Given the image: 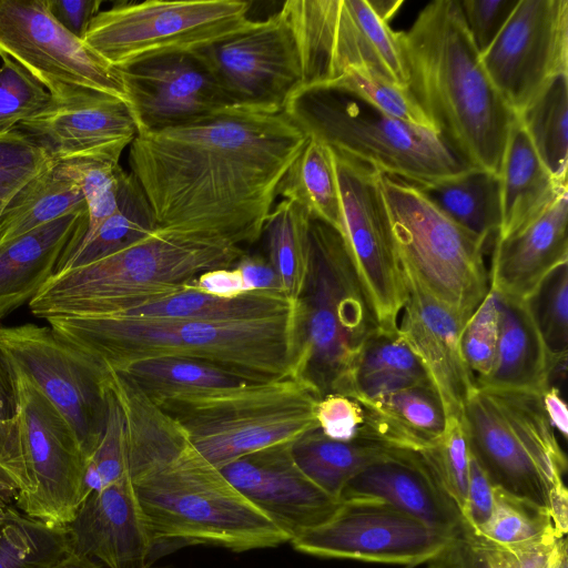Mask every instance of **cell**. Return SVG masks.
Segmentation results:
<instances>
[{
    "label": "cell",
    "instance_id": "1",
    "mask_svg": "<svg viewBox=\"0 0 568 568\" xmlns=\"http://www.w3.org/2000/svg\"><path fill=\"white\" fill-rule=\"evenodd\" d=\"M307 139L285 111L230 106L139 132L129 163L158 226L242 247L262 236L278 186Z\"/></svg>",
    "mask_w": 568,
    "mask_h": 568
},
{
    "label": "cell",
    "instance_id": "2",
    "mask_svg": "<svg viewBox=\"0 0 568 568\" xmlns=\"http://www.w3.org/2000/svg\"><path fill=\"white\" fill-rule=\"evenodd\" d=\"M108 386L124 416L126 470L159 556L190 545L240 552L290 542L135 383L109 369Z\"/></svg>",
    "mask_w": 568,
    "mask_h": 568
},
{
    "label": "cell",
    "instance_id": "3",
    "mask_svg": "<svg viewBox=\"0 0 568 568\" xmlns=\"http://www.w3.org/2000/svg\"><path fill=\"white\" fill-rule=\"evenodd\" d=\"M397 39L407 89L439 135L473 168L499 174L516 115L481 63L459 0L429 2Z\"/></svg>",
    "mask_w": 568,
    "mask_h": 568
},
{
    "label": "cell",
    "instance_id": "4",
    "mask_svg": "<svg viewBox=\"0 0 568 568\" xmlns=\"http://www.w3.org/2000/svg\"><path fill=\"white\" fill-rule=\"evenodd\" d=\"M47 323L104 368L178 357L213 365L252 383L296 375L301 345L300 304L286 315L242 322L110 315L54 317Z\"/></svg>",
    "mask_w": 568,
    "mask_h": 568
},
{
    "label": "cell",
    "instance_id": "5",
    "mask_svg": "<svg viewBox=\"0 0 568 568\" xmlns=\"http://www.w3.org/2000/svg\"><path fill=\"white\" fill-rule=\"evenodd\" d=\"M243 255L224 239L158 226L115 253L53 274L28 305L45 321L116 315L187 290L201 274L233 267Z\"/></svg>",
    "mask_w": 568,
    "mask_h": 568
},
{
    "label": "cell",
    "instance_id": "6",
    "mask_svg": "<svg viewBox=\"0 0 568 568\" xmlns=\"http://www.w3.org/2000/svg\"><path fill=\"white\" fill-rule=\"evenodd\" d=\"M322 395L305 377L151 398L185 432L195 449L221 469L242 457L290 447L318 428Z\"/></svg>",
    "mask_w": 568,
    "mask_h": 568
},
{
    "label": "cell",
    "instance_id": "7",
    "mask_svg": "<svg viewBox=\"0 0 568 568\" xmlns=\"http://www.w3.org/2000/svg\"><path fill=\"white\" fill-rule=\"evenodd\" d=\"M301 306L296 375L322 396L345 394L354 362L379 328L342 233L311 219L310 268Z\"/></svg>",
    "mask_w": 568,
    "mask_h": 568
},
{
    "label": "cell",
    "instance_id": "8",
    "mask_svg": "<svg viewBox=\"0 0 568 568\" xmlns=\"http://www.w3.org/2000/svg\"><path fill=\"white\" fill-rule=\"evenodd\" d=\"M284 111L307 136L414 184L473 169L439 133L394 119L341 87L301 88Z\"/></svg>",
    "mask_w": 568,
    "mask_h": 568
},
{
    "label": "cell",
    "instance_id": "9",
    "mask_svg": "<svg viewBox=\"0 0 568 568\" xmlns=\"http://www.w3.org/2000/svg\"><path fill=\"white\" fill-rule=\"evenodd\" d=\"M460 419L469 450L491 481L547 507L549 491L565 485L567 458L541 393L476 386Z\"/></svg>",
    "mask_w": 568,
    "mask_h": 568
},
{
    "label": "cell",
    "instance_id": "10",
    "mask_svg": "<svg viewBox=\"0 0 568 568\" xmlns=\"http://www.w3.org/2000/svg\"><path fill=\"white\" fill-rule=\"evenodd\" d=\"M382 182L402 270L466 324L490 288L487 243L410 182L384 173Z\"/></svg>",
    "mask_w": 568,
    "mask_h": 568
},
{
    "label": "cell",
    "instance_id": "11",
    "mask_svg": "<svg viewBox=\"0 0 568 568\" xmlns=\"http://www.w3.org/2000/svg\"><path fill=\"white\" fill-rule=\"evenodd\" d=\"M251 2L146 0L99 11L84 41L118 69L164 55L192 54L251 29Z\"/></svg>",
    "mask_w": 568,
    "mask_h": 568
},
{
    "label": "cell",
    "instance_id": "12",
    "mask_svg": "<svg viewBox=\"0 0 568 568\" xmlns=\"http://www.w3.org/2000/svg\"><path fill=\"white\" fill-rule=\"evenodd\" d=\"M278 11L296 44L302 88L329 84L352 68L407 87L397 31L368 0H288Z\"/></svg>",
    "mask_w": 568,
    "mask_h": 568
},
{
    "label": "cell",
    "instance_id": "13",
    "mask_svg": "<svg viewBox=\"0 0 568 568\" xmlns=\"http://www.w3.org/2000/svg\"><path fill=\"white\" fill-rule=\"evenodd\" d=\"M12 365L19 394L23 469L14 506L34 519L65 526L82 501L87 459L67 419L31 378Z\"/></svg>",
    "mask_w": 568,
    "mask_h": 568
},
{
    "label": "cell",
    "instance_id": "14",
    "mask_svg": "<svg viewBox=\"0 0 568 568\" xmlns=\"http://www.w3.org/2000/svg\"><path fill=\"white\" fill-rule=\"evenodd\" d=\"M0 345L67 419L88 460L104 428L106 369L49 325L0 327Z\"/></svg>",
    "mask_w": 568,
    "mask_h": 568
},
{
    "label": "cell",
    "instance_id": "15",
    "mask_svg": "<svg viewBox=\"0 0 568 568\" xmlns=\"http://www.w3.org/2000/svg\"><path fill=\"white\" fill-rule=\"evenodd\" d=\"M332 151L342 201V235L379 327L397 331L406 290L383 173L368 162Z\"/></svg>",
    "mask_w": 568,
    "mask_h": 568
},
{
    "label": "cell",
    "instance_id": "16",
    "mask_svg": "<svg viewBox=\"0 0 568 568\" xmlns=\"http://www.w3.org/2000/svg\"><path fill=\"white\" fill-rule=\"evenodd\" d=\"M456 536L379 500L342 499L329 518L290 544L315 557L414 568L433 559Z\"/></svg>",
    "mask_w": 568,
    "mask_h": 568
},
{
    "label": "cell",
    "instance_id": "17",
    "mask_svg": "<svg viewBox=\"0 0 568 568\" xmlns=\"http://www.w3.org/2000/svg\"><path fill=\"white\" fill-rule=\"evenodd\" d=\"M0 57L20 63L50 94L80 87L128 102L122 71L63 28L45 0H0Z\"/></svg>",
    "mask_w": 568,
    "mask_h": 568
},
{
    "label": "cell",
    "instance_id": "18",
    "mask_svg": "<svg viewBox=\"0 0 568 568\" xmlns=\"http://www.w3.org/2000/svg\"><path fill=\"white\" fill-rule=\"evenodd\" d=\"M480 59L503 100L520 114L554 78L568 73V1L519 0Z\"/></svg>",
    "mask_w": 568,
    "mask_h": 568
},
{
    "label": "cell",
    "instance_id": "19",
    "mask_svg": "<svg viewBox=\"0 0 568 568\" xmlns=\"http://www.w3.org/2000/svg\"><path fill=\"white\" fill-rule=\"evenodd\" d=\"M195 54L232 106L282 112L302 88L296 44L280 11Z\"/></svg>",
    "mask_w": 568,
    "mask_h": 568
},
{
    "label": "cell",
    "instance_id": "20",
    "mask_svg": "<svg viewBox=\"0 0 568 568\" xmlns=\"http://www.w3.org/2000/svg\"><path fill=\"white\" fill-rule=\"evenodd\" d=\"M17 128L51 163L94 160L119 163L139 133L126 101L97 90L63 87L37 115Z\"/></svg>",
    "mask_w": 568,
    "mask_h": 568
},
{
    "label": "cell",
    "instance_id": "21",
    "mask_svg": "<svg viewBox=\"0 0 568 568\" xmlns=\"http://www.w3.org/2000/svg\"><path fill=\"white\" fill-rule=\"evenodd\" d=\"M120 70L139 132L190 123L232 106L195 53L153 58Z\"/></svg>",
    "mask_w": 568,
    "mask_h": 568
},
{
    "label": "cell",
    "instance_id": "22",
    "mask_svg": "<svg viewBox=\"0 0 568 568\" xmlns=\"http://www.w3.org/2000/svg\"><path fill=\"white\" fill-rule=\"evenodd\" d=\"M65 528L73 554L106 568H145L159 556L128 474L89 494Z\"/></svg>",
    "mask_w": 568,
    "mask_h": 568
},
{
    "label": "cell",
    "instance_id": "23",
    "mask_svg": "<svg viewBox=\"0 0 568 568\" xmlns=\"http://www.w3.org/2000/svg\"><path fill=\"white\" fill-rule=\"evenodd\" d=\"M290 449L248 455L220 470L291 541L329 518L341 500L312 483L294 464Z\"/></svg>",
    "mask_w": 568,
    "mask_h": 568
},
{
    "label": "cell",
    "instance_id": "24",
    "mask_svg": "<svg viewBox=\"0 0 568 568\" xmlns=\"http://www.w3.org/2000/svg\"><path fill=\"white\" fill-rule=\"evenodd\" d=\"M402 271L406 300L397 333L425 367L447 417L462 418L464 405L476 388L462 353L460 334L465 324L413 275Z\"/></svg>",
    "mask_w": 568,
    "mask_h": 568
},
{
    "label": "cell",
    "instance_id": "25",
    "mask_svg": "<svg viewBox=\"0 0 568 568\" xmlns=\"http://www.w3.org/2000/svg\"><path fill=\"white\" fill-rule=\"evenodd\" d=\"M342 499L379 500L445 534L459 535L465 529L459 510L418 452L393 448L354 476Z\"/></svg>",
    "mask_w": 568,
    "mask_h": 568
},
{
    "label": "cell",
    "instance_id": "26",
    "mask_svg": "<svg viewBox=\"0 0 568 568\" xmlns=\"http://www.w3.org/2000/svg\"><path fill=\"white\" fill-rule=\"evenodd\" d=\"M568 192L514 234L494 242L490 288L527 300L557 266L568 262Z\"/></svg>",
    "mask_w": 568,
    "mask_h": 568
},
{
    "label": "cell",
    "instance_id": "27",
    "mask_svg": "<svg viewBox=\"0 0 568 568\" xmlns=\"http://www.w3.org/2000/svg\"><path fill=\"white\" fill-rule=\"evenodd\" d=\"M87 220L88 212L67 214L0 247V320L30 303Z\"/></svg>",
    "mask_w": 568,
    "mask_h": 568
},
{
    "label": "cell",
    "instance_id": "28",
    "mask_svg": "<svg viewBox=\"0 0 568 568\" xmlns=\"http://www.w3.org/2000/svg\"><path fill=\"white\" fill-rule=\"evenodd\" d=\"M358 437L389 447L420 452L445 430L447 414L433 383L405 387L371 400Z\"/></svg>",
    "mask_w": 568,
    "mask_h": 568
},
{
    "label": "cell",
    "instance_id": "29",
    "mask_svg": "<svg viewBox=\"0 0 568 568\" xmlns=\"http://www.w3.org/2000/svg\"><path fill=\"white\" fill-rule=\"evenodd\" d=\"M499 307L495 362L488 376L476 386L542 393L557 367L566 364H557L550 357L526 301L499 294Z\"/></svg>",
    "mask_w": 568,
    "mask_h": 568
},
{
    "label": "cell",
    "instance_id": "30",
    "mask_svg": "<svg viewBox=\"0 0 568 568\" xmlns=\"http://www.w3.org/2000/svg\"><path fill=\"white\" fill-rule=\"evenodd\" d=\"M498 175L501 192L498 239L525 227L568 192L567 184L558 182L544 165L517 116L510 128Z\"/></svg>",
    "mask_w": 568,
    "mask_h": 568
},
{
    "label": "cell",
    "instance_id": "31",
    "mask_svg": "<svg viewBox=\"0 0 568 568\" xmlns=\"http://www.w3.org/2000/svg\"><path fill=\"white\" fill-rule=\"evenodd\" d=\"M298 304L300 300L294 301L281 291H251L234 297H220L187 288L116 315L206 322H242L286 315L295 311Z\"/></svg>",
    "mask_w": 568,
    "mask_h": 568
},
{
    "label": "cell",
    "instance_id": "32",
    "mask_svg": "<svg viewBox=\"0 0 568 568\" xmlns=\"http://www.w3.org/2000/svg\"><path fill=\"white\" fill-rule=\"evenodd\" d=\"M414 185L448 217L486 243L498 239L501 227L498 174L473 168L452 178Z\"/></svg>",
    "mask_w": 568,
    "mask_h": 568
},
{
    "label": "cell",
    "instance_id": "33",
    "mask_svg": "<svg viewBox=\"0 0 568 568\" xmlns=\"http://www.w3.org/2000/svg\"><path fill=\"white\" fill-rule=\"evenodd\" d=\"M425 383H432L425 367L397 331L379 327L359 351L344 395L371 400Z\"/></svg>",
    "mask_w": 568,
    "mask_h": 568
},
{
    "label": "cell",
    "instance_id": "34",
    "mask_svg": "<svg viewBox=\"0 0 568 568\" xmlns=\"http://www.w3.org/2000/svg\"><path fill=\"white\" fill-rule=\"evenodd\" d=\"M394 447L358 437L339 442L320 428L296 440L290 449L297 468L317 487L341 500L347 483L368 465L385 458Z\"/></svg>",
    "mask_w": 568,
    "mask_h": 568
},
{
    "label": "cell",
    "instance_id": "35",
    "mask_svg": "<svg viewBox=\"0 0 568 568\" xmlns=\"http://www.w3.org/2000/svg\"><path fill=\"white\" fill-rule=\"evenodd\" d=\"M88 212L79 185L52 163L11 199L0 216V247L67 214Z\"/></svg>",
    "mask_w": 568,
    "mask_h": 568
},
{
    "label": "cell",
    "instance_id": "36",
    "mask_svg": "<svg viewBox=\"0 0 568 568\" xmlns=\"http://www.w3.org/2000/svg\"><path fill=\"white\" fill-rule=\"evenodd\" d=\"M342 233L343 211L333 151L310 138L285 173L278 193Z\"/></svg>",
    "mask_w": 568,
    "mask_h": 568
},
{
    "label": "cell",
    "instance_id": "37",
    "mask_svg": "<svg viewBox=\"0 0 568 568\" xmlns=\"http://www.w3.org/2000/svg\"><path fill=\"white\" fill-rule=\"evenodd\" d=\"M0 487V568H53L72 554L65 526L24 515Z\"/></svg>",
    "mask_w": 568,
    "mask_h": 568
},
{
    "label": "cell",
    "instance_id": "38",
    "mask_svg": "<svg viewBox=\"0 0 568 568\" xmlns=\"http://www.w3.org/2000/svg\"><path fill=\"white\" fill-rule=\"evenodd\" d=\"M156 227L154 212L143 189L131 172L123 171L120 178L118 210L59 266L55 273L115 253L140 241Z\"/></svg>",
    "mask_w": 568,
    "mask_h": 568
},
{
    "label": "cell",
    "instance_id": "39",
    "mask_svg": "<svg viewBox=\"0 0 568 568\" xmlns=\"http://www.w3.org/2000/svg\"><path fill=\"white\" fill-rule=\"evenodd\" d=\"M310 225L311 216L300 204L282 199L270 212L262 233L281 290L294 301L301 298L307 281Z\"/></svg>",
    "mask_w": 568,
    "mask_h": 568
},
{
    "label": "cell",
    "instance_id": "40",
    "mask_svg": "<svg viewBox=\"0 0 568 568\" xmlns=\"http://www.w3.org/2000/svg\"><path fill=\"white\" fill-rule=\"evenodd\" d=\"M516 116L550 174L567 184L568 73L554 78Z\"/></svg>",
    "mask_w": 568,
    "mask_h": 568
},
{
    "label": "cell",
    "instance_id": "41",
    "mask_svg": "<svg viewBox=\"0 0 568 568\" xmlns=\"http://www.w3.org/2000/svg\"><path fill=\"white\" fill-rule=\"evenodd\" d=\"M112 371L129 377L150 398L230 388L247 383L213 365L178 357L144 358Z\"/></svg>",
    "mask_w": 568,
    "mask_h": 568
},
{
    "label": "cell",
    "instance_id": "42",
    "mask_svg": "<svg viewBox=\"0 0 568 568\" xmlns=\"http://www.w3.org/2000/svg\"><path fill=\"white\" fill-rule=\"evenodd\" d=\"M473 535L500 546L565 537L556 531L546 506L496 485L491 514L485 525Z\"/></svg>",
    "mask_w": 568,
    "mask_h": 568
},
{
    "label": "cell",
    "instance_id": "43",
    "mask_svg": "<svg viewBox=\"0 0 568 568\" xmlns=\"http://www.w3.org/2000/svg\"><path fill=\"white\" fill-rule=\"evenodd\" d=\"M54 166L79 185L88 207L84 233L77 246L60 260L58 270L118 210L120 178L124 170L119 163L94 160L68 161L54 163Z\"/></svg>",
    "mask_w": 568,
    "mask_h": 568
},
{
    "label": "cell",
    "instance_id": "44",
    "mask_svg": "<svg viewBox=\"0 0 568 568\" xmlns=\"http://www.w3.org/2000/svg\"><path fill=\"white\" fill-rule=\"evenodd\" d=\"M525 301L550 357L557 364H566L568 262L554 268Z\"/></svg>",
    "mask_w": 568,
    "mask_h": 568
},
{
    "label": "cell",
    "instance_id": "45",
    "mask_svg": "<svg viewBox=\"0 0 568 568\" xmlns=\"http://www.w3.org/2000/svg\"><path fill=\"white\" fill-rule=\"evenodd\" d=\"M418 453L462 515L466 503L470 458L462 419L447 417L443 434Z\"/></svg>",
    "mask_w": 568,
    "mask_h": 568
},
{
    "label": "cell",
    "instance_id": "46",
    "mask_svg": "<svg viewBox=\"0 0 568 568\" xmlns=\"http://www.w3.org/2000/svg\"><path fill=\"white\" fill-rule=\"evenodd\" d=\"M128 474L122 409L106 383V415L100 442L87 460L81 499ZM81 501V503H82Z\"/></svg>",
    "mask_w": 568,
    "mask_h": 568
},
{
    "label": "cell",
    "instance_id": "47",
    "mask_svg": "<svg viewBox=\"0 0 568 568\" xmlns=\"http://www.w3.org/2000/svg\"><path fill=\"white\" fill-rule=\"evenodd\" d=\"M326 85L344 88L394 119L437 132L407 87L395 84L368 70L348 69L339 79Z\"/></svg>",
    "mask_w": 568,
    "mask_h": 568
},
{
    "label": "cell",
    "instance_id": "48",
    "mask_svg": "<svg viewBox=\"0 0 568 568\" xmlns=\"http://www.w3.org/2000/svg\"><path fill=\"white\" fill-rule=\"evenodd\" d=\"M0 481L14 494L23 469L19 433V394L14 367L0 345Z\"/></svg>",
    "mask_w": 568,
    "mask_h": 568
},
{
    "label": "cell",
    "instance_id": "49",
    "mask_svg": "<svg viewBox=\"0 0 568 568\" xmlns=\"http://www.w3.org/2000/svg\"><path fill=\"white\" fill-rule=\"evenodd\" d=\"M0 134L41 112L51 101L50 92L27 69L1 57Z\"/></svg>",
    "mask_w": 568,
    "mask_h": 568
},
{
    "label": "cell",
    "instance_id": "50",
    "mask_svg": "<svg viewBox=\"0 0 568 568\" xmlns=\"http://www.w3.org/2000/svg\"><path fill=\"white\" fill-rule=\"evenodd\" d=\"M499 294L489 288L480 305L466 322L460 334L464 359L475 383L490 373L499 336Z\"/></svg>",
    "mask_w": 568,
    "mask_h": 568
},
{
    "label": "cell",
    "instance_id": "51",
    "mask_svg": "<svg viewBox=\"0 0 568 568\" xmlns=\"http://www.w3.org/2000/svg\"><path fill=\"white\" fill-rule=\"evenodd\" d=\"M51 164L17 126L0 134V216L18 191Z\"/></svg>",
    "mask_w": 568,
    "mask_h": 568
},
{
    "label": "cell",
    "instance_id": "52",
    "mask_svg": "<svg viewBox=\"0 0 568 568\" xmlns=\"http://www.w3.org/2000/svg\"><path fill=\"white\" fill-rule=\"evenodd\" d=\"M320 430L328 438L351 442L358 438L364 426V408L353 396L329 393L316 406Z\"/></svg>",
    "mask_w": 568,
    "mask_h": 568
},
{
    "label": "cell",
    "instance_id": "53",
    "mask_svg": "<svg viewBox=\"0 0 568 568\" xmlns=\"http://www.w3.org/2000/svg\"><path fill=\"white\" fill-rule=\"evenodd\" d=\"M519 0H459L466 28L480 55L491 45Z\"/></svg>",
    "mask_w": 568,
    "mask_h": 568
},
{
    "label": "cell",
    "instance_id": "54",
    "mask_svg": "<svg viewBox=\"0 0 568 568\" xmlns=\"http://www.w3.org/2000/svg\"><path fill=\"white\" fill-rule=\"evenodd\" d=\"M473 535V534H471ZM490 568H554L560 539L500 546L473 535Z\"/></svg>",
    "mask_w": 568,
    "mask_h": 568
},
{
    "label": "cell",
    "instance_id": "55",
    "mask_svg": "<svg viewBox=\"0 0 568 568\" xmlns=\"http://www.w3.org/2000/svg\"><path fill=\"white\" fill-rule=\"evenodd\" d=\"M495 484L470 453L465 508V531L476 534L488 520L494 504Z\"/></svg>",
    "mask_w": 568,
    "mask_h": 568
},
{
    "label": "cell",
    "instance_id": "56",
    "mask_svg": "<svg viewBox=\"0 0 568 568\" xmlns=\"http://www.w3.org/2000/svg\"><path fill=\"white\" fill-rule=\"evenodd\" d=\"M426 568H490V566L475 537L464 530L426 562Z\"/></svg>",
    "mask_w": 568,
    "mask_h": 568
},
{
    "label": "cell",
    "instance_id": "57",
    "mask_svg": "<svg viewBox=\"0 0 568 568\" xmlns=\"http://www.w3.org/2000/svg\"><path fill=\"white\" fill-rule=\"evenodd\" d=\"M54 19L77 38L84 40L89 26L100 11L101 0H45Z\"/></svg>",
    "mask_w": 568,
    "mask_h": 568
},
{
    "label": "cell",
    "instance_id": "58",
    "mask_svg": "<svg viewBox=\"0 0 568 568\" xmlns=\"http://www.w3.org/2000/svg\"><path fill=\"white\" fill-rule=\"evenodd\" d=\"M189 287L220 297H234L246 293L242 276L235 266L203 273L192 281Z\"/></svg>",
    "mask_w": 568,
    "mask_h": 568
},
{
    "label": "cell",
    "instance_id": "59",
    "mask_svg": "<svg viewBox=\"0 0 568 568\" xmlns=\"http://www.w3.org/2000/svg\"><path fill=\"white\" fill-rule=\"evenodd\" d=\"M240 272L246 292L281 291L276 273L268 262L260 256L243 255L234 265Z\"/></svg>",
    "mask_w": 568,
    "mask_h": 568
},
{
    "label": "cell",
    "instance_id": "60",
    "mask_svg": "<svg viewBox=\"0 0 568 568\" xmlns=\"http://www.w3.org/2000/svg\"><path fill=\"white\" fill-rule=\"evenodd\" d=\"M545 413L554 427L564 438L568 435V409L557 387L549 385L541 393Z\"/></svg>",
    "mask_w": 568,
    "mask_h": 568
},
{
    "label": "cell",
    "instance_id": "61",
    "mask_svg": "<svg viewBox=\"0 0 568 568\" xmlns=\"http://www.w3.org/2000/svg\"><path fill=\"white\" fill-rule=\"evenodd\" d=\"M373 10L376 14L386 23L389 21L399 10L403 1L402 0H374L369 1Z\"/></svg>",
    "mask_w": 568,
    "mask_h": 568
},
{
    "label": "cell",
    "instance_id": "62",
    "mask_svg": "<svg viewBox=\"0 0 568 568\" xmlns=\"http://www.w3.org/2000/svg\"><path fill=\"white\" fill-rule=\"evenodd\" d=\"M53 568H102V566L90 558L72 552Z\"/></svg>",
    "mask_w": 568,
    "mask_h": 568
},
{
    "label": "cell",
    "instance_id": "63",
    "mask_svg": "<svg viewBox=\"0 0 568 568\" xmlns=\"http://www.w3.org/2000/svg\"><path fill=\"white\" fill-rule=\"evenodd\" d=\"M554 568H567V545L565 537L559 541Z\"/></svg>",
    "mask_w": 568,
    "mask_h": 568
},
{
    "label": "cell",
    "instance_id": "64",
    "mask_svg": "<svg viewBox=\"0 0 568 568\" xmlns=\"http://www.w3.org/2000/svg\"><path fill=\"white\" fill-rule=\"evenodd\" d=\"M145 568H162V567H153V566H149V567H145Z\"/></svg>",
    "mask_w": 568,
    "mask_h": 568
}]
</instances>
